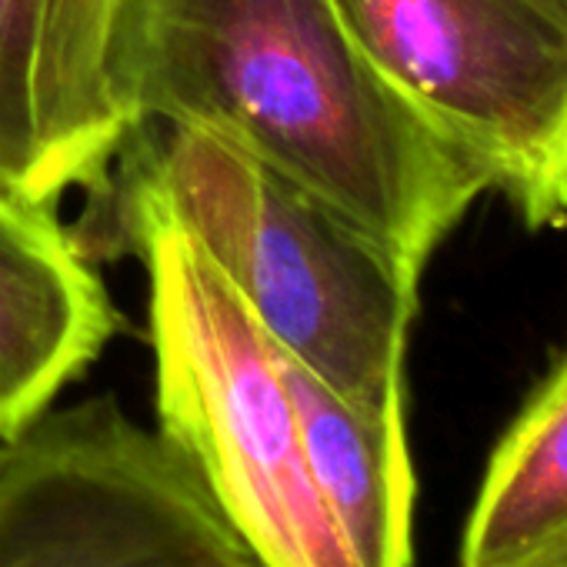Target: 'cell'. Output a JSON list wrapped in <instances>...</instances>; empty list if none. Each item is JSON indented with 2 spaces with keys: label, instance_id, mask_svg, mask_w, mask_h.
<instances>
[{
  "label": "cell",
  "instance_id": "8992f818",
  "mask_svg": "<svg viewBox=\"0 0 567 567\" xmlns=\"http://www.w3.org/2000/svg\"><path fill=\"white\" fill-rule=\"evenodd\" d=\"M121 0H0V194L54 207L107 187L134 137L111 87Z\"/></svg>",
  "mask_w": 567,
  "mask_h": 567
},
{
  "label": "cell",
  "instance_id": "3957f363",
  "mask_svg": "<svg viewBox=\"0 0 567 567\" xmlns=\"http://www.w3.org/2000/svg\"><path fill=\"white\" fill-rule=\"evenodd\" d=\"M151 277L157 431L260 567H358L308 467L277 351L181 230L127 234Z\"/></svg>",
  "mask_w": 567,
  "mask_h": 567
},
{
  "label": "cell",
  "instance_id": "277c9868",
  "mask_svg": "<svg viewBox=\"0 0 567 567\" xmlns=\"http://www.w3.org/2000/svg\"><path fill=\"white\" fill-rule=\"evenodd\" d=\"M348 31L527 230L567 224V0H334Z\"/></svg>",
  "mask_w": 567,
  "mask_h": 567
},
{
  "label": "cell",
  "instance_id": "ba28073f",
  "mask_svg": "<svg viewBox=\"0 0 567 567\" xmlns=\"http://www.w3.org/2000/svg\"><path fill=\"white\" fill-rule=\"evenodd\" d=\"M277 364L308 467L358 567H411L417 491L404 414L351 404L284 351H277Z\"/></svg>",
  "mask_w": 567,
  "mask_h": 567
},
{
  "label": "cell",
  "instance_id": "8fae6325",
  "mask_svg": "<svg viewBox=\"0 0 567 567\" xmlns=\"http://www.w3.org/2000/svg\"><path fill=\"white\" fill-rule=\"evenodd\" d=\"M0 447H4V444H0Z\"/></svg>",
  "mask_w": 567,
  "mask_h": 567
},
{
  "label": "cell",
  "instance_id": "5b68a950",
  "mask_svg": "<svg viewBox=\"0 0 567 567\" xmlns=\"http://www.w3.org/2000/svg\"><path fill=\"white\" fill-rule=\"evenodd\" d=\"M0 567H260L187 457L117 401L0 447Z\"/></svg>",
  "mask_w": 567,
  "mask_h": 567
},
{
  "label": "cell",
  "instance_id": "7a4b0ae2",
  "mask_svg": "<svg viewBox=\"0 0 567 567\" xmlns=\"http://www.w3.org/2000/svg\"><path fill=\"white\" fill-rule=\"evenodd\" d=\"M124 234L190 237L277 351L378 414H404V354L417 315L408 260L348 214L237 144L167 127L124 167Z\"/></svg>",
  "mask_w": 567,
  "mask_h": 567
},
{
  "label": "cell",
  "instance_id": "9c48e42d",
  "mask_svg": "<svg viewBox=\"0 0 567 567\" xmlns=\"http://www.w3.org/2000/svg\"><path fill=\"white\" fill-rule=\"evenodd\" d=\"M567 527V354L497 441L457 567L497 564Z\"/></svg>",
  "mask_w": 567,
  "mask_h": 567
},
{
  "label": "cell",
  "instance_id": "30bf717a",
  "mask_svg": "<svg viewBox=\"0 0 567 567\" xmlns=\"http://www.w3.org/2000/svg\"><path fill=\"white\" fill-rule=\"evenodd\" d=\"M487 567H567V527Z\"/></svg>",
  "mask_w": 567,
  "mask_h": 567
},
{
  "label": "cell",
  "instance_id": "52a82bcc",
  "mask_svg": "<svg viewBox=\"0 0 567 567\" xmlns=\"http://www.w3.org/2000/svg\"><path fill=\"white\" fill-rule=\"evenodd\" d=\"M114 331L81 244L48 207L0 194V444L44 417Z\"/></svg>",
  "mask_w": 567,
  "mask_h": 567
},
{
  "label": "cell",
  "instance_id": "6da1fadb",
  "mask_svg": "<svg viewBox=\"0 0 567 567\" xmlns=\"http://www.w3.org/2000/svg\"><path fill=\"white\" fill-rule=\"evenodd\" d=\"M107 68L134 131H210L414 270L491 190L371 64L334 0H121Z\"/></svg>",
  "mask_w": 567,
  "mask_h": 567
}]
</instances>
